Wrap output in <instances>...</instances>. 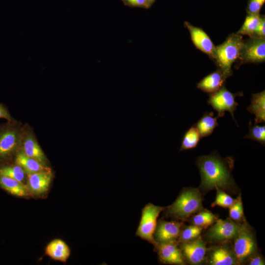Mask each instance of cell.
Masks as SVG:
<instances>
[{
	"instance_id": "obj_1",
	"label": "cell",
	"mask_w": 265,
	"mask_h": 265,
	"mask_svg": "<svg viewBox=\"0 0 265 265\" xmlns=\"http://www.w3.org/2000/svg\"><path fill=\"white\" fill-rule=\"evenodd\" d=\"M197 164L201 176V185L205 188L225 187L231 184V171L233 165L231 158L222 159L213 152L199 157Z\"/></svg>"
},
{
	"instance_id": "obj_2",
	"label": "cell",
	"mask_w": 265,
	"mask_h": 265,
	"mask_svg": "<svg viewBox=\"0 0 265 265\" xmlns=\"http://www.w3.org/2000/svg\"><path fill=\"white\" fill-rule=\"evenodd\" d=\"M243 42L242 35L233 33L223 43L215 46L213 60L227 78L232 75L231 67L238 58Z\"/></svg>"
},
{
	"instance_id": "obj_3",
	"label": "cell",
	"mask_w": 265,
	"mask_h": 265,
	"mask_svg": "<svg viewBox=\"0 0 265 265\" xmlns=\"http://www.w3.org/2000/svg\"><path fill=\"white\" fill-rule=\"evenodd\" d=\"M23 127L15 120L0 125V165L15 157L20 149Z\"/></svg>"
},
{
	"instance_id": "obj_4",
	"label": "cell",
	"mask_w": 265,
	"mask_h": 265,
	"mask_svg": "<svg viewBox=\"0 0 265 265\" xmlns=\"http://www.w3.org/2000/svg\"><path fill=\"white\" fill-rule=\"evenodd\" d=\"M202 209L199 192L196 189H190L181 194L169 207L168 212L173 217L182 219Z\"/></svg>"
},
{
	"instance_id": "obj_5",
	"label": "cell",
	"mask_w": 265,
	"mask_h": 265,
	"mask_svg": "<svg viewBox=\"0 0 265 265\" xmlns=\"http://www.w3.org/2000/svg\"><path fill=\"white\" fill-rule=\"evenodd\" d=\"M164 209L163 207L156 206L153 204H147L142 211L141 217L136 235L141 238L154 245H157L154 238L157 218Z\"/></svg>"
},
{
	"instance_id": "obj_6",
	"label": "cell",
	"mask_w": 265,
	"mask_h": 265,
	"mask_svg": "<svg viewBox=\"0 0 265 265\" xmlns=\"http://www.w3.org/2000/svg\"><path fill=\"white\" fill-rule=\"evenodd\" d=\"M242 95V93L234 94L231 92L223 85L218 91L210 94L208 103L217 111V118L223 117L225 112L228 111L236 121L234 113L238 106L236 98Z\"/></svg>"
},
{
	"instance_id": "obj_7",
	"label": "cell",
	"mask_w": 265,
	"mask_h": 265,
	"mask_svg": "<svg viewBox=\"0 0 265 265\" xmlns=\"http://www.w3.org/2000/svg\"><path fill=\"white\" fill-rule=\"evenodd\" d=\"M241 63H260L265 60V38L250 37L244 41L238 58Z\"/></svg>"
},
{
	"instance_id": "obj_8",
	"label": "cell",
	"mask_w": 265,
	"mask_h": 265,
	"mask_svg": "<svg viewBox=\"0 0 265 265\" xmlns=\"http://www.w3.org/2000/svg\"><path fill=\"white\" fill-rule=\"evenodd\" d=\"M21 150L27 156L33 158L42 164L47 166L48 159L39 145L33 132L29 127H23Z\"/></svg>"
},
{
	"instance_id": "obj_9",
	"label": "cell",
	"mask_w": 265,
	"mask_h": 265,
	"mask_svg": "<svg viewBox=\"0 0 265 265\" xmlns=\"http://www.w3.org/2000/svg\"><path fill=\"white\" fill-rule=\"evenodd\" d=\"M235 238L234 252L237 260L242 261L254 251L255 242L251 233L244 226H240Z\"/></svg>"
},
{
	"instance_id": "obj_10",
	"label": "cell",
	"mask_w": 265,
	"mask_h": 265,
	"mask_svg": "<svg viewBox=\"0 0 265 265\" xmlns=\"http://www.w3.org/2000/svg\"><path fill=\"white\" fill-rule=\"evenodd\" d=\"M184 25L196 48L213 59L215 46L208 34L201 28L194 26L187 22H185Z\"/></svg>"
},
{
	"instance_id": "obj_11",
	"label": "cell",
	"mask_w": 265,
	"mask_h": 265,
	"mask_svg": "<svg viewBox=\"0 0 265 265\" xmlns=\"http://www.w3.org/2000/svg\"><path fill=\"white\" fill-rule=\"evenodd\" d=\"M240 226L230 220L219 219L209 231L208 236L215 241H222L234 238Z\"/></svg>"
},
{
	"instance_id": "obj_12",
	"label": "cell",
	"mask_w": 265,
	"mask_h": 265,
	"mask_svg": "<svg viewBox=\"0 0 265 265\" xmlns=\"http://www.w3.org/2000/svg\"><path fill=\"white\" fill-rule=\"evenodd\" d=\"M27 175V186L30 193L38 195L48 190L53 177L52 171L37 172Z\"/></svg>"
},
{
	"instance_id": "obj_13",
	"label": "cell",
	"mask_w": 265,
	"mask_h": 265,
	"mask_svg": "<svg viewBox=\"0 0 265 265\" xmlns=\"http://www.w3.org/2000/svg\"><path fill=\"white\" fill-rule=\"evenodd\" d=\"M182 223L175 221L159 222L155 230V237L160 243L174 242L180 236Z\"/></svg>"
},
{
	"instance_id": "obj_14",
	"label": "cell",
	"mask_w": 265,
	"mask_h": 265,
	"mask_svg": "<svg viewBox=\"0 0 265 265\" xmlns=\"http://www.w3.org/2000/svg\"><path fill=\"white\" fill-rule=\"evenodd\" d=\"M160 260L169 264L184 265L181 251L174 242H162L158 246Z\"/></svg>"
},
{
	"instance_id": "obj_15",
	"label": "cell",
	"mask_w": 265,
	"mask_h": 265,
	"mask_svg": "<svg viewBox=\"0 0 265 265\" xmlns=\"http://www.w3.org/2000/svg\"><path fill=\"white\" fill-rule=\"evenodd\" d=\"M183 251L187 259L193 264L200 263L204 259L206 247L201 240L185 242L182 245Z\"/></svg>"
},
{
	"instance_id": "obj_16",
	"label": "cell",
	"mask_w": 265,
	"mask_h": 265,
	"mask_svg": "<svg viewBox=\"0 0 265 265\" xmlns=\"http://www.w3.org/2000/svg\"><path fill=\"white\" fill-rule=\"evenodd\" d=\"M227 78L219 69L204 77L197 84V88L202 91L213 93L223 85Z\"/></svg>"
},
{
	"instance_id": "obj_17",
	"label": "cell",
	"mask_w": 265,
	"mask_h": 265,
	"mask_svg": "<svg viewBox=\"0 0 265 265\" xmlns=\"http://www.w3.org/2000/svg\"><path fill=\"white\" fill-rule=\"evenodd\" d=\"M15 164L20 166L26 175L32 173L51 171L48 166H45L36 159L26 155L19 150L14 157Z\"/></svg>"
},
{
	"instance_id": "obj_18",
	"label": "cell",
	"mask_w": 265,
	"mask_h": 265,
	"mask_svg": "<svg viewBox=\"0 0 265 265\" xmlns=\"http://www.w3.org/2000/svg\"><path fill=\"white\" fill-rule=\"evenodd\" d=\"M45 254L54 260L66 262L70 255L68 245L60 239H54L47 245Z\"/></svg>"
},
{
	"instance_id": "obj_19",
	"label": "cell",
	"mask_w": 265,
	"mask_h": 265,
	"mask_svg": "<svg viewBox=\"0 0 265 265\" xmlns=\"http://www.w3.org/2000/svg\"><path fill=\"white\" fill-rule=\"evenodd\" d=\"M247 110L254 114L255 124H258L265 122V90L252 94L250 105Z\"/></svg>"
},
{
	"instance_id": "obj_20",
	"label": "cell",
	"mask_w": 265,
	"mask_h": 265,
	"mask_svg": "<svg viewBox=\"0 0 265 265\" xmlns=\"http://www.w3.org/2000/svg\"><path fill=\"white\" fill-rule=\"evenodd\" d=\"M0 187L10 194L18 197L29 196L27 185L15 179L0 175Z\"/></svg>"
},
{
	"instance_id": "obj_21",
	"label": "cell",
	"mask_w": 265,
	"mask_h": 265,
	"mask_svg": "<svg viewBox=\"0 0 265 265\" xmlns=\"http://www.w3.org/2000/svg\"><path fill=\"white\" fill-rule=\"evenodd\" d=\"M217 117L214 116L213 112H206L194 125L201 137L210 136L214 129L218 126Z\"/></svg>"
},
{
	"instance_id": "obj_22",
	"label": "cell",
	"mask_w": 265,
	"mask_h": 265,
	"mask_svg": "<svg viewBox=\"0 0 265 265\" xmlns=\"http://www.w3.org/2000/svg\"><path fill=\"white\" fill-rule=\"evenodd\" d=\"M201 137L195 126H191L183 135L179 151H184L196 148Z\"/></svg>"
},
{
	"instance_id": "obj_23",
	"label": "cell",
	"mask_w": 265,
	"mask_h": 265,
	"mask_svg": "<svg viewBox=\"0 0 265 265\" xmlns=\"http://www.w3.org/2000/svg\"><path fill=\"white\" fill-rule=\"evenodd\" d=\"M261 19L260 14H248L245 18L243 24L237 33L240 35L253 37L260 23Z\"/></svg>"
},
{
	"instance_id": "obj_24",
	"label": "cell",
	"mask_w": 265,
	"mask_h": 265,
	"mask_svg": "<svg viewBox=\"0 0 265 265\" xmlns=\"http://www.w3.org/2000/svg\"><path fill=\"white\" fill-rule=\"evenodd\" d=\"M26 174L24 170L19 165L1 164L0 165V175L10 177L23 183Z\"/></svg>"
},
{
	"instance_id": "obj_25",
	"label": "cell",
	"mask_w": 265,
	"mask_h": 265,
	"mask_svg": "<svg viewBox=\"0 0 265 265\" xmlns=\"http://www.w3.org/2000/svg\"><path fill=\"white\" fill-rule=\"evenodd\" d=\"M212 263L214 265H232L236 264L232 254L224 248L215 250L212 255Z\"/></svg>"
},
{
	"instance_id": "obj_26",
	"label": "cell",
	"mask_w": 265,
	"mask_h": 265,
	"mask_svg": "<svg viewBox=\"0 0 265 265\" xmlns=\"http://www.w3.org/2000/svg\"><path fill=\"white\" fill-rule=\"evenodd\" d=\"M249 128L248 134L244 138L257 141L264 146L265 144V126H259L255 124L253 125L251 122L250 121Z\"/></svg>"
},
{
	"instance_id": "obj_27",
	"label": "cell",
	"mask_w": 265,
	"mask_h": 265,
	"mask_svg": "<svg viewBox=\"0 0 265 265\" xmlns=\"http://www.w3.org/2000/svg\"><path fill=\"white\" fill-rule=\"evenodd\" d=\"M215 216L209 211L201 212L195 215L192 219L194 225L199 227H207L214 222Z\"/></svg>"
},
{
	"instance_id": "obj_28",
	"label": "cell",
	"mask_w": 265,
	"mask_h": 265,
	"mask_svg": "<svg viewBox=\"0 0 265 265\" xmlns=\"http://www.w3.org/2000/svg\"><path fill=\"white\" fill-rule=\"evenodd\" d=\"M201 231V227L196 225L188 226L180 233V240L185 242L193 239L199 236Z\"/></svg>"
},
{
	"instance_id": "obj_29",
	"label": "cell",
	"mask_w": 265,
	"mask_h": 265,
	"mask_svg": "<svg viewBox=\"0 0 265 265\" xmlns=\"http://www.w3.org/2000/svg\"><path fill=\"white\" fill-rule=\"evenodd\" d=\"M229 214L230 217L235 220H239L242 217L243 207L240 197H238L230 207Z\"/></svg>"
},
{
	"instance_id": "obj_30",
	"label": "cell",
	"mask_w": 265,
	"mask_h": 265,
	"mask_svg": "<svg viewBox=\"0 0 265 265\" xmlns=\"http://www.w3.org/2000/svg\"><path fill=\"white\" fill-rule=\"evenodd\" d=\"M235 201L230 196L220 190H218L214 204L224 208H230Z\"/></svg>"
},
{
	"instance_id": "obj_31",
	"label": "cell",
	"mask_w": 265,
	"mask_h": 265,
	"mask_svg": "<svg viewBox=\"0 0 265 265\" xmlns=\"http://www.w3.org/2000/svg\"><path fill=\"white\" fill-rule=\"evenodd\" d=\"M265 2V0H249L248 3L247 12L249 14H259Z\"/></svg>"
},
{
	"instance_id": "obj_32",
	"label": "cell",
	"mask_w": 265,
	"mask_h": 265,
	"mask_svg": "<svg viewBox=\"0 0 265 265\" xmlns=\"http://www.w3.org/2000/svg\"><path fill=\"white\" fill-rule=\"evenodd\" d=\"M126 6L134 8H149V6L146 0H121Z\"/></svg>"
},
{
	"instance_id": "obj_33",
	"label": "cell",
	"mask_w": 265,
	"mask_h": 265,
	"mask_svg": "<svg viewBox=\"0 0 265 265\" xmlns=\"http://www.w3.org/2000/svg\"><path fill=\"white\" fill-rule=\"evenodd\" d=\"M265 18L264 16H261L260 23L256 30L255 34L252 37L265 38Z\"/></svg>"
},
{
	"instance_id": "obj_34",
	"label": "cell",
	"mask_w": 265,
	"mask_h": 265,
	"mask_svg": "<svg viewBox=\"0 0 265 265\" xmlns=\"http://www.w3.org/2000/svg\"><path fill=\"white\" fill-rule=\"evenodd\" d=\"M0 118H4L7 121H13L15 120L10 114L6 106L0 104Z\"/></svg>"
},
{
	"instance_id": "obj_35",
	"label": "cell",
	"mask_w": 265,
	"mask_h": 265,
	"mask_svg": "<svg viewBox=\"0 0 265 265\" xmlns=\"http://www.w3.org/2000/svg\"><path fill=\"white\" fill-rule=\"evenodd\" d=\"M250 265H265L264 262L262 259L259 257H255L252 258L250 262Z\"/></svg>"
},
{
	"instance_id": "obj_36",
	"label": "cell",
	"mask_w": 265,
	"mask_h": 265,
	"mask_svg": "<svg viewBox=\"0 0 265 265\" xmlns=\"http://www.w3.org/2000/svg\"><path fill=\"white\" fill-rule=\"evenodd\" d=\"M146 1L150 8L155 2L156 0H146Z\"/></svg>"
}]
</instances>
